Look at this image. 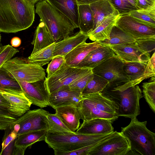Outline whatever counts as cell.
I'll return each mask as SVG.
<instances>
[{
	"label": "cell",
	"mask_w": 155,
	"mask_h": 155,
	"mask_svg": "<svg viewBox=\"0 0 155 155\" xmlns=\"http://www.w3.org/2000/svg\"><path fill=\"white\" fill-rule=\"evenodd\" d=\"M35 4L31 0H0V32L15 33L30 27Z\"/></svg>",
	"instance_id": "1"
},
{
	"label": "cell",
	"mask_w": 155,
	"mask_h": 155,
	"mask_svg": "<svg viewBox=\"0 0 155 155\" xmlns=\"http://www.w3.org/2000/svg\"><path fill=\"white\" fill-rule=\"evenodd\" d=\"M101 92L117 106L118 117L132 119L140 114L139 101L143 96L141 89L137 85L125 87L120 84H107Z\"/></svg>",
	"instance_id": "2"
},
{
	"label": "cell",
	"mask_w": 155,
	"mask_h": 155,
	"mask_svg": "<svg viewBox=\"0 0 155 155\" xmlns=\"http://www.w3.org/2000/svg\"><path fill=\"white\" fill-rule=\"evenodd\" d=\"M35 12L53 37L58 42L73 34L76 27L61 12L46 1H40L36 5Z\"/></svg>",
	"instance_id": "3"
},
{
	"label": "cell",
	"mask_w": 155,
	"mask_h": 155,
	"mask_svg": "<svg viewBox=\"0 0 155 155\" xmlns=\"http://www.w3.org/2000/svg\"><path fill=\"white\" fill-rule=\"evenodd\" d=\"M147 121L131 119L128 125L121 127V133L130 147L127 155H155V134L147 127Z\"/></svg>",
	"instance_id": "4"
},
{
	"label": "cell",
	"mask_w": 155,
	"mask_h": 155,
	"mask_svg": "<svg viewBox=\"0 0 155 155\" xmlns=\"http://www.w3.org/2000/svg\"><path fill=\"white\" fill-rule=\"evenodd\" d=\"M112 133L89 134L75 132H58L48 130L45 141L49 147L53 149L54 154L56 155L60 152L74 151L91 144L103 139Z\"/></svg>",
	"instance_id": "5"
},
{
	"label": "cell",
	"mask_w": 155,
	"mask_h": 155,
	"mask_svg": "<svg viewBox=\"0 0 155 155\" xmlns=\"http://www.w3.org/2000/svg\"><path fill=\"white\" fill-rule=\"evenodd\" d=\"M77 107L83 120L101 118L113 123L119 117L117 106L101 92L83 95V99Z\"/></svg>",
	"instance_id": "6"
},
{
	"label": "cell",
	"mask_w": 155,
	"mask_h": 155,
	"mask_svg": "<svg viewBox=\"0 0 155 155\" xmlns=\"http://www.w3.org/2000/svg\"><path fill=\"white\" fill-rule=\"evenodd\" d=\"M2 67L17 81L33 83L46 78L43 68L29 62L27 58L15 57L7 61Z\"/></svg>",
	"instance_id": "7"
},
{
	"label": "cell",
	"mask_w": 155,
	"mask_h": 155,
	"mask_svg": "<svg viewBox=\"0 0 155 155\" xmlns=\"http://www.w3.org/2000/svg\"><path fill=\"white\" fill-rule=\"evenodd\" d=\"M124 62L116 54L104 61L93 68V74L99 75L108 81V85H116L129 81L124 72Z\"/></svg>",
	"instance_id": "8"
},
{
	"label": "cell",
	"mask_w": 155,
	"mask_h": 155,
	"mask_svg": "<svg viewBox=\"0 0 155 155\" xmlns=\"http://www.w3.org/2000/svg\"><path fill=\"white\" fill-rule=\"evenodd\" d=\"M91 69L71 67L65 62L50 77L45 78L44 81L45 87L49 94L63 87L69 85L73 81Z\"/></svg>",
	"instance_id": "9"
},
{
	"label": "cell",
	"mask_w": 155,
	"mask_h": 155,
	"mask_svg": "<svg viewBox=\"0 0 155 155\" xmlns=\"http://www.w3.org/2000/svg\"><path fill=\"white\" fill-rule=\"evenodd\" d=\"M130 150L127 139L121 132L115 131L94 147L88 155H126Z\"/></svg>",
	"instance_id": "10"
},
{
	"label": "cell",
	"mask_w": 155,
	"mask_h": 155,
	"mask_svg": "<svg viewBox=\"0 0 155 155\" xmlns=\"http://www.w3.org/2000/svg\"><path fill=\"white\" fill-rule=\"evenodd\" d=\"M123 70L129 78V81L121 83L124 87L137 85L144 80L155 75V53L153 52L147 63L139 62H124Z\"/></svg>",
	"instance_id": "11"
},
{
	"label": "cell",
	"mask_w": 155,
	"mask_h": 155,
	"mask_svg": "<svg viewBox=\"0 0 155 155\" xmlns=\"http://www.w3.org/2000/svg\"><path fill=\"white\" fill-rule=\"evenodd\" d=\"M115 25L135 40L155 38V28L144 24L130 15H119Z\"/></svg>",
	"instance_id": "12"
},
{
	"label": "cell",
	"mask_w": 155,
	"mask_h": 155,
	"mask_svg": "<svg viewBox=\"0 0 155 155\" xmlns=\"http://www.w3.org/2000/svg\"><path fill=\"white\" fill-rule=\"evenodd\" d=\"M49 112L41 108L28 110L14 121L12 124H18L20 128L16 137L28 132L48 130L46 116Z\"/></svg>",
	"instance_id": "13"
},
{
	"label": "cell",
	"mask_w": 155,
	"mask_h": 155,
	"mask_svg": "<svg viewBox=\"0 0 155 155\" xmlns=\"http://www.w3.org/2000/svg\"><path fill=\"white\" fill-rule=\"evenodd\" d=\"M45 79L33 83L17 81L21 90L32 104L41 108L49 106V94L45 85Z\"/></svg>",
	"instance_id": "14"
},
{
	"label": "cell",
	"mask_w": 155,
	"mask_h": 155,
	"mask_svg": "<svg viewBox=\"0 0 155 155\" xmlns=\"http://www.w3.org/2000/svg\"><path fill=\"white\" fill-rule=\"evenodd\" d=\"M0 93L10 103L8 110L16 118L29 110L32 103L21 89H1Z\"/></svg>",
	"instance_id": "15"
},
{
	"label": "cell",
	"mask_w": 155,
	"mask_h": 155,
	"mask_svg": "<svg viewBox=\"0 0 155 155\" xmlns=\"http://www.w3.org/2000/svg\"><path fill=\"white\" fill-rule=\"evenodd\" d=\"M135 41L110 47L124 62H136L147 63L150 58V54L144 51Z\"/></svg>",
	"instance_id": "16"
},
{
	"label": "cell",
	"mask_w": 155,
	"mask_h": 155,
	"mask_svg": "<svg viewBox=\"0 0 155 155\" xmlns=\"http://www.w3.org/2000/svg\"><path fill=\"white\" fill-rule=\"evenodd\" d=\"M83 99L82 93L71 89L69 85L63 87L49 95V106L55 108L68 105L77 107Z\"/></svg>",
	"instance_id": "17"
},
{
	"label": "cell",
	"mask_w": 155,
	"mask_h": 155,
	"mask_svg": "<svg viewBox=\"0 0 155 155\" xmlns=\"http://www.w3.org/2000/svg\"><path fill=\"white\" fill-rule=\"evenodd\" d=\"M115 54L110 47L101 44L89 52L85 58L74 67L92 69Z\"/></svg>",
	"instance_id": "18"
},
{
	"label": "cell",
	"mask_w": 155,
	"mask_h": 155,
	"mask_svg": "<svg viewBox=\"0 0 155 155\" xmlns=\"http://www.w3.org/2000/svg\"><path fill=\"white\" fill-rule=\"evenodd\" d=\"M83 121L76 133L89 134H102L114 131L112 123L104 118H97Z\"/></svg>",
	"instance_id": "19"
},
{
	"label": "cell",
	"mask_w": 155,
	"mask_h": 155,
	"mask_svg": "<svg viewBox=\"0 0 155 155\" xmlns=\"http://www.w3.org/2000/svg\"><path fill=\"white\" fill-rule=\"evenodd\" d=\"M88 38L87 34L80 30L74 35L55 43L53 58L64 56L79 45L86 42Z\"/></svg>",
	"instance_id": "20"
},
{
	"label": "cell",
	"mask_w": 155,
	"mask_h": 155,
	"mask_svg": "<svg viewBox=\"0 0 155 155\" xmlns=\"http://www.w3.org/2000/svg\"><path fill=\"white\" fill-rule=\"evenodd\" d=\"M54 109L55 113L72 132H74L78 129L81 118L77 106H65L57 107Z\"/></svg>",
	"instance_id": "21"
},
{
	"label": "cell",
	"mask_w": 155,
	"mask_h": 155,
	"mask_svg": "<svg viewBox=\"0 0 155 155\" xmlns=\"http://www.w3.org/2000/svg\"><path fill=\"white\" fill-rule=\"evenodd\" d=\"M101 44L94 41L93 42L82 43L64 56L65 63L68 65L75 67L80 63L89 52Z\"/></svg>",
	"instance_id": "22"
},
{
	"label": "cell",
	"mask_w": 155,
	"mask_h": 155,
	"mask_svg": "<svg viewBox=\"0 0 155 155\" xmlns=\"http://www.w3.org/2000/svg\"><path fill=\"white\" fill-rule=\"evenodd\" d=\"M119 15L117 12L107 17L99 26L88 34V38L98 42L109 39L111 31Z\"/></svg>",
	"instance_id": "23"
},
{
	"label": "cell",
	"mask_w": 155,
	"mask_h": 155,
	"mask_svg": "<svg viewBox=\"0 0 155 155\" xmlns=\"http://www.w3.org/2000/svg\"><path fill=\"white\" fill-rule=\"evenodd\" d=\"M53 7L79 27L78 5L76 0H47Z\"/></svg>",
	"instance_id": "24"
},
{
	"label": "cell",
	"mask_w": 155,
	"mask_h": 155,
	"mask_svg": "<svg viewBox=\"0 0 155 155\" xmlns=\"http://www.w3.org/2000/svg\"><path fill=\"white\" fill-rule=\"evenodd\" d=\"M89 5L94 18L92 31L99 26L107 17L118 12L109 0H100Z\"/></svg>",
	"instance_id": "25"
},
{
	"label": "cell",
	"mask_w": 155,
	"mask_h": 155,
	"mask_svg": "<svg viewBox=\"0 0 155 155\" xmlns=\"http://www.w3.org/2000/svg\"><path fill=\"white\" fill-rule=\"evenodd\" d=\"M55 43L52 36L45 25L41 22L37 27L31 44L34 48L31 55Z\"/></svg>",
	"instance_id": "26"
},
{
	"label": "cell",
	"mask_w": 155,
	"mask_h": 155,
	"mask_svg": "<svg viewBox=\"0 0 155 155\" xmlns=\"http://www.w3.org/2000/svg\"><path fill=\"white\" fill-rule=\"evenodd\" d=\"M48 129L32 131L17 136L15 142V147L20 148L25 152L28 147H31L35 143L45 140Z\"/></svg>",
	"instance_id": "27"
},
{
	"label": "cell",
	"mask_w": 155,
	"mask_h": 155,
	"mask_svg": "<svg viewBox=\"0 0 155 155\" xmlns=\"http://www.w3.org/2000/svg\"><path fill=\"white\" fill-rule=\"evenodd\" d=\"M79 27L80 30L88 34L93 30L94 21L89 5H78Z\"/></svg>",
	"instance_id": "28"
},
{
	"label": "cell",
	"mask_w": 155,
	"mask_h": 155,
	"mask_svg": "<svg viewBox=\"0 0 155 155\" xmlns=\"http://www.w3.org/2000/svg\"><path fill=\"white\" fill-rule=\"evenodd\" d=\"M136 40L115 25L110 32L109 39L99 42L101 44L109 46L134 42Z\"/></svg>",
	"instance_id": "29"
},
{
	"label": "cell",
	"mask_w": 155,
	"mask_h": 155,
	"mask_svg": "<svg viewBox=\"0 0 155 155\" xmlns=\"http://www.w3.org/2000/svg\"><path fill=\"white\" fill-rule=\"evenodd\" d=\"M55 43L30 55L27 58L29 62L41 67L48 63L53 58V53Z\"/></svg>",
	"instance_id": "30"
},
{
	"label": "cell",
	"mask_w": 155,
	"mask_h": 155,
	"mask_svg": "<svg viewBox=\"0 0 155 155\" xmlns=\"http://www.w3.org/2000/svg\"><path fill=\"white\" fill-rule=\"evenodd\" d=\"M127 14L144 24L155 28V8L136 9Z\"/></svg>",
	"instance_id": "31"
},
{
	"label": "cell",
	"mask_w": 155,
	"mask_h": 155,
	"mask_svg": "<svg viewBox=\"0 0 155 155\" xmlns=\"http://www.w3.org/2000/svg\"><path fill=\"white\" fill-rule=\"evenodd\" d=\"M93 74L92 78L84 88L82 95L101 92L108 84L109 82L107 80L99 75Z\"/></svg>",
	"instance_id": "32"
},
{
	"label": "cell",
	"mask_w": 155,
	"mask_h": 155,
	"mask_svg": "<svg viewBox=\"0 0 155 155\" xmlns=\"http://www.w3.org/2000/svg\"><path fill=\"white\" fill-rule=\"evenodd\" d=\"M148 82L143 83L144 97L150 107L155 112V76L151 77Z\"/></svg>",
	"instance_id": "33"
},
{
	"label": "cell",
	"mask_w": 155,
	"mask_h": 155,
	"mask_svg": "<svg viewBox=\"0 0 155 155\" xmlns=\"http://www.w3.org/2000/svg\"><path fill=\"white\" fill-rule=\"evenodd\" d=\"M48 130L55 132H72L63 123L57 114L49 113L47 115Z\"/></svg>",
	"instance_id": "34"
},
{
	"label": "cell",
	"mask_w": 155,
	"mask_h": 155,
	"mask_svg": "<svg viewBox=\"0 0 155 155\" xmlns=\"http://www.w3.org/2000/svg\"><path fill=\"white\" fill-rule=\"evenodd\" d=\"M21 89L17 81L11 77L2 67L0 68V89Z\"/></svg>",
	"instance_id": "35"
},
{
	"label": "cell",
	"mask_w": 155,
	"mask_h": 155,
	"mask_svg": "<svg viewBox=\"0 0 155 155\" xmlns=\"http://www.w3.org/2000/svg\"><path fill=\"white\" fill-rule=\"evenodd\" d=\"M93 74L92 69L84 75L72 82L69 85L70 88L82 94L84 88L92 79Z\"/></svg>",
	"instance_id": "36"
},
{
	"label": "cell",
	"mask_w": 155,
	"mask_h": 155,
	"mask_svg": "<svg viewBox=\"0 0 155 155\" xmlns=\"http://www.w3.org/2000/svg\"><path fill=\"white\" fill-rule=\"evenodd\" d=\"M120 15L127 14L137 9L127 0H109Z\"/></svg>",
	"instance_id": "37"
},
{
	"label": "cell",
	"mask_w": 155,
	"mask_h": 155,
	"mask_svg": "<svg viewBox=\"0 0 155 155\" xmlns=\"http://www.w3.org/2000/svg\"><path fill=\"white\" fill-rule=\"evenodd\" d=\"M19 51L17 49L12 45H5L4 48L0 53V68Z\"/></svg>",
	"instance_id": "38"
},
{
	"label": "cell",
	"mask_w": 155,
	"mask_h": 155,
	"mask_svg": "<svg viewBox=\"0 0 155 155\" xmlns=\"http://www.w3.org/2000/svg\"><path fill=\"white\" fill-rule=\"evenodd\" d=\"M65 62L64 56H60L53 58L49 64L46 69L49 78L55 73Z\"/></svg>",
	"instance_id": "39"
},
{
	"label": "cell",
	"mask_w": 155,
	"mask_h": 155,
	"mask_svg": "<svg viewBox=\"0 0 155 155\" xmlns=\"http://www.w3.org/2000/svg\"><path fill=\"white\" fill-rule=\"evenodd\" d=\"M135 42L144 51L149 54L155 49V38L136 40Z\"/></svg>",
	"instance_id": "40"
},
{
	"label": "cell",
	"mask_w": 155,
	"mask_h": 155,
	"mask_svg": "<svg viewBox=\"0 0 155 155\" xmlns=\"http://www.w3.org/2000/svg\"><path fill=\"white\" fill-rule=\"evenodd\" d=\"M6 129L7 131L5 132L3 137L1 152L4 150L10 142L16 138L17 135V133L12 129H10L9 127Z\"/></svg>",
	"instance_id": "41"
},
{
	"label": "cell",
	"mask_w": 155,
	"mask_h": 155,
	"mask_svg": "<svg viewBox=\"0 0 155 155\" xmlns=\"http://www.w3.org/2000/svg\"><path fill=\"white\" fill-rule=\"evenodd\" d=\"M155 8V0H137V10Z\"/></svg>",
	"instance_id": "42"
},
{
	"label": "cell",
	"mask_w": 155,
	"mask_h": 155,
	"mask_svg": "<svg viewBox=\"0 0 155 155\" xmlns=\"http://www.w3.org/2000/svg\"><path fill=\"white\" fill-rule=\"evenodd\" d=\"M15 139L10 142L4 150L0 152V155H13L15 148Z\"/></svg>",
	"instance_id": "43"
},
{
	"label": "cell",
	"mask_w": 155,
	"mask_h": 155,
	"mask_svg": "<svg viewBox=\"0 0 155 155\" xmlns=\"http://www.w3.org/2000/svg\"><path fill=\"white\" fill-rule=\"evenodd\" d=\"M0 116L13 120L17 119L9 112L7 108L1 106H0Z\"/></svg>",
	"instance_id": "44"
},
{
	"label": "cell",
	"mask_w": 155,
	"mask_h": 155,
	"mask_svg": "<svg viewBox=\"0 0 155 155\" xmlns=\"http://www.w3.org/2000/svg\"><path fill=\"white\" fill-rule=\"evenodd\" d=\"M10 106V103L0 93V106L8 109Z\"/></svg>",
	"instance_id": "45"
},
{
	"label": "cell",
	"mask_w": 155,
	"mask_h": 155,
	"mask_svg": "<svg viewBox=\"0 0 155 155\" xmlns=\"http://www.w3.org/2000/svg\"><path fill=\"white\" fill-rule=\"evenodd\" d=\"M21 40L19 38L14 37L12 38L11 41V45L14 47H19L21 44Z\"/></svg>",
	"instance_id": "46"
},
{
	"label": "cell",
	"mask_w": 155,
	"mask_h": 155,
	"mask_svg": "<svg viewBox=\"0 0 155 155\" xmlns=\"http://www.w3.org/2000/svg\"><path fill=\"white\" fill-rule=\"evenodd\" d=\"M78 5H90L100 0H76Z\"/></svg>",
	"instance_id": "47"
},
{
	"label": "cell",
	"mask_w": 155,
	"mask_h": 155,
	"mask_svg": "<svg viewBox=\"0 0 155 155\" xmlns=\"http://www.w3.org/2000/svg\"><path fill=\"white\" fill-rule=\"evenodd\" d=\"M134 7L136 8L137 0H127ZM137 9V8H136Z\"/></svg>",
	"instance_id": "48"
},
{
	"label": "cell",
	"mask_w": 155,
	"mask_h": 155,
	"mask_svg": "<svg viewBox=\"0 0 155 155\" xmlns=\"http://www.w3.org/2000/svg\"><path fill=\"white\" fill-rule=\"evenodd\" d=\"M34 3H35L36 2H38L40 1H43L45 0L47 1V0H31Z\"/></svg>",
	"instance_id": "49"
},
{
	"label": "cell",
	"mask_w": 155,
	"mask_h": 155,
	"mask_svg": "<svg viewBox=\"0 0 155 155\" xmlns=\"http://www.w3.org/2000/svg\"><path fill=\"white\" fill-rule=\"evenodd\" d=\"M5 47V45L3 46L0 47V53L2 51V50Z\"/></svg>",
	"instance_id": "50"
},
{
	"label": "cell",
	"mask_w": 155,
	"mask_h": 155,
	"mask_svg": "<svg viewBox=\"0 0 155 155\" xmlns=\"http://www.w3.org/2000/svg\"><path fill=\"white\" fill-rule=\"evenodd\" d=\"M1 34H0V42H1Z\"/></svg>",
	"instance_id": "51"
}]
</instances>
